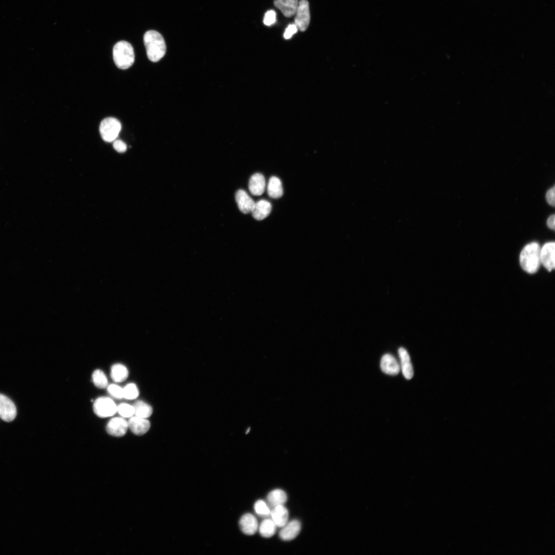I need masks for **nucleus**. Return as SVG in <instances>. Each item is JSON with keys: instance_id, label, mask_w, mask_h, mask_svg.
Instances as JSON below:
<instances>
[{"instance_id": "a211bd4d", "label": "nucleus", "mask_w": 555, "mask_h": 555, "mask_svg": "<svg viewBox=\"0 0 555 555\" xmlns=\"http://www.w3.org/2000/svg\"><path fill=\"white\" fill-rule=\"evenodd\" d=\"M271 208L270 202L264 199L260 200L255 203L251 212L252 216L256 220H263L269 215Z\"/></svg>"}, {"instance_id": "f3484780", "label": "nucleus", "mask_w": 555, "mask_h": 555, "mask_svg": "<svg viewBox=\"0 0 555 555\" xmlns=\"http://www.w3.org/2000/svg\"><path fill=\"white\" fill-rule=\"evenodd\" d=\"M398 354L400 359V368H401L402 373L406 379L410 380L412 378L414 375L410 356L408 351L402 347L399 348Z\"/></svg>"}, {"instance_id": "423d86ee", "label": "nucleus", "mask_w": 555, "mask_h": 555, "mask_svg": "<svg viewBox=\"0 0 555 555\" xmlns=\"http://www.w3.org/2000/svg\"><path fill=\"white\" fill-rule=\"evenodd\" d=\"M294 15L295 25L301 31H305L307 29L310 20L309 3L307 0H301L299 2Z\"/></svg>"}, {"instance_id": "4be33fe9", "label": "nucleus", "mask_w": 555, "mask_h": 555, "mask_svg": "<svg viewBox=\"0 0 555 555\" xmlns=\"http://www.w3.org/2000/svg\"><path fill=\"white\" fill-rule=\"evenodd\" d=\"M128 375L127 368L123 365L117 363L111 368L110 377L116 382H121L126 379Z\"/></svg>"}, {"instance_id": "dca6fc26", "label": "nucleus", "mask_w": 555, "mask_h": 555, "mask_svg": "<svg viewBox=\"0 0 555 555\" xmlns=\"http://www.w3.org/2000/svg\"><path fill=\"white\" fill-rule=\"evenodd\" d=\"M266 182L264 176L261 173L252 175L249 181V189L253 195H262L265 189Z\"/></svg>"}, {"instance_id": "b1692460", "label": "nucleus", "mask_w": 555, "mask_h": 555, "mask_svg": "<svg viewBox=\"0 0 555 555\" xmlns=\"http://www.w3.org/2000/svg\"><path fill=\"white\" fill-rule=\"evenodd\" d=\"M276 526L271 519H265L261 523L258 529L260 534L264 538H270L274 535Z\"/></svg>"}, {"instance_id": "f257e3e1", "label": "nucleus", "mask_w": 555, "mask_h": 555, "mask_svg": "<svg viewBox=\"0 0 555 555\" xmlns=\"http://www.w3.org/2000/svg\"><path fill=\"white\" fill-rule=\"evenodd\" d=\"M144 44L148 59L152 62L159 61L166 52V45L162 35L155 30H149L143 36Z\"/></svg>"}, {"instance_id": "20e7f679", "label": "nucleus", "mask_w": 555, "mask_h": 555, "mask_svg": "<svg viewBox=\"0 0 555 555\" xmlns=\"http://www.w3.org/2000/svg\"><path fill=\"white\" fill-rule=\"evenodd\" d=\"M121 129L120 121L115 118L107 117L101 122L99 131L103 140L107 142L115 141Z\"/></svg>"}, {"instance_id": "1a4fd4ad", "label": "nucleus", "mask_w": 555, "mask_h": 555, "mask_svg": "<svg viewBox=\"0 0 555 555\" xmlns=\"http://www.w3.org/2000/svg\"><path fill=\"white\" fill-rule=\"evenodd\" d=\"M128 428V422L122 417L112 418L106 425V431L110 435L116 437L124 436Z\"/></svg>"}, {"instance_id": "9d476101", "label": "nucleus", "mask_w": 555, "mask_h": 555, "mask_svg": "<svg viewBox=\"0 0 555 555\" xmlns=\"http://www.w3.org/2000/svg\"><path fill=\"white\" fill-rule=\"evenodd\" d=\"M282 528L279 536L282 540L288 541L296 538L300 532L301 525L298 520H293L287 522Z\"/></svg>"}, {"instance_id": "7c9ffc66", "label": "nucleus", "mask_w": 555, "mask_h": 555, "mask_svg": "<svg viewBox=\"0 0 555 555\" xmlns=\"http://www.w3.org/2000/svg\"><path fill=\"white\" fill-rule=\"evenodd\" d=\"M298 30V29L295 24L289 25L284 32V38L285 39L291 38L292 36L297 32Z\"/></svg>"}, {"instance_id": "c85d7f7f", "label": "nucleus", "mask_w": 555, "mask_h": 555, "mask_svg": "<svg viewBox=\"0 0 555 555\" xmlns=\"http://www.w3.org/2000/svg\"><path fill=\"white\" fill-rule=\"evenodd\" d=\"M107 391L112 396L117 399L123 398V388L118 385L112 384L107 386Z\"/></svg>"}, {"instance_id": "2eb2a0df", "label": "nucleus", "mask_w": 555, "mask_h": 555, "mask_svg": "<svg viewBox=\"0 0 555 555\" xmlns=\"http://www.w3.org/2000/svg\"><path fill=\"white\" fill-rule=\"evenodd\" d=\"M299 2V0H274V5L285 16L290 17L295 14Z\"/></svg>"}, {"instance_id": "ddd939ff", "label": "nucleus", "mask_w": 555, "mask_h": 555, "mask_svg": "<svg viewBox=\"0 0 555 555\" xmlns=\"http://www.w3.org/2000/svg\"><path fill=\"white\" fill-rule=\"evenodd\" d=\"M128 425L134 434L137 435H142L149 431L150 423L146 418L132 416L128 421Z\"/></svg>"}, {"instance_id": "6e6552de", "label": "nucleus", "mask_w": 555, "mask_h": 555, "mask_svg": "<svg viewBox=\"0 0 555 555\" xmlns=\"http://www.w3.org/2000/svg\"><path fill=\"white\" fill-rule=\"evenodd\" d=\"M554 248V242L547 243L541 248V264L549 271H552L555 267Z\"/></svg>"}, {"instance_id": "a878e982", "label": "nucleus", "mask_w": 555, "mask_h": 555, "mask_svg": "<svg viewBox=\"0 0 555 555\" xmlns=\"http://www.w3.org/2000/svg\"><path fill=\"white\" fill-rule=\"evenodd\" d=\"M254 511L261 516L267 517L270 515L271 510L268 504L263 500H258L254 504Z\"/></svg>"}, {"instance_id": "72a5a7b5", "label": "nucleus", "mask_w": 555, "mask_h": 555, "mask_svg": "<svg viewBox=\"0 0 555 555\" xmlns=\"http://www.w3.org/2000/svg\"><path fill=\"white\" fill-rule=\"evenodd\" d=\"M554 219H555V216H554V214L550 216L549 217V218H548V219H547V226L550 229H554Z\"/></svg>"}, {"instance_id": "473e14b6", "label": "nucleus", "mask_w": 555, "mask_h": 555, "mask_svg": "<svg viewBox=\"0 0 555 555\" xmlns=\"http://www.w3.org/2000/svg\"><path fill=\"white\" fill-rule=\"evenodd\" d=\"M546 198L550 205L554 206V187H553L547 192Z\"/></svg>"}, {"instance_id": "c756f323", "label": "nucleus", "mask_w": 555, "mask_h": 555, "mask_svg": "<svg viewBox=\"0 0 555 555\" xmlns=\"http://www.w3.org/2000/svg\"><path fill=\"white\" fill-rule=\"evenodd\" d=\"M276 21V13L273 10L267 11L265 14L263 23L266 26H270Z\"/></svg>"}, {"instance_id": "412c9836", "label": "nucleus", "mask_w": 555, "mask_h": 555, "mask_svg": "<svg viewBox=\"0 0 555 555\" xmlns=\"http://www.w3.org/2000/svg\"><path fill=\"white\" fill-rule=\"evenodd\" d=\"M267 193L270 197L274 198H278L282 196L283 194L282 184L279 178L275 176L270 177L267 186Z\"/></svg>"}, {"instance_id": "2f4dec72", "label": "nucleus", "mask_w": 555, "mask_h": 555, "mask_svg": "<svg viewBox=\"0 0 555 555\" xmlns=\"http://www.w3.org/2000/svg\"><path fill=\"white\" fill-rule=\"evenodd\" d=\"M113 147L116 151L119 153L125 152L127 149L126 144L120 139L114 141Z\"/></svg>"}, {"instance_id": "0eeeda50", "label": "nucleus", "mask_w": 555, "mask_h": 555, "mask_svg": "<svg viewBox=\"0 0 555 555\" xmlns=\"http://www.w3.org/2000/svg\"><path fill=\"white\" fill-rule=\"evenodd\" d=\"M16 415V409L13 402L6 396L0 394V418L5 421L10 422Z\"/></svg>"}, {"instance_id": "f8f14e48", "label": "nucleus", "mask_w": 555, "mask_h": 555, "mask_svg": "<svg viewBox=\"0 0 555 555\" xmlns=\"http://www.w3.org/2000/svg\"><path fill=\"white\" fill-rule=\"evenodd\" d=\"M380 368L383 373L390 375H396L400 370V366L397 360L389 354H385L382 357Z\"/></svg>"}, {"instance_id": "7ed1b4c3", "label": "nucleus", "mask_w": 555, "mask_h": 555, "mask_svg": "<svg viewBox=\"0 0 555 555\" xmlns=\"http://www.w3.org/2000/svg\"><path fill=\"white\" fill-rule=\"evenodd\" d=\"M113 55L115 64L121 69L128 68L135 61L133 48L130 43L125 41H119L114 45Z\"/></svg>"}, {"instance_id": "4468645a", "label": "nucleus", "mask_w": 555, "mask_h": 555, "mask_svg": "<svg viewBox=\"0 0 555 555\" xmlns=\"http://www.w3.org/2000/svg\"><path fill=\"white\" fill-rule=\"evenodd\" d=\"M239 527L242 531L247 535H253L258 528V524L256 517L252 514L246 513L243 515L239 521Z\"/></svg>"}, {"instance_id": "9b49d317", "label": "nucleus", "mask_w": 555, "mask_h": 555, "mask_svg": "<svg viewBox=\"0 0 555 555\" xmlns=\"http://www.w3.org/2000/svg\"><path fill=\"white\" fill-rule=\"evenodd\" d=\"M235 200L239 210L244 214L251 213L255 202L243 190H238L235 193Z\"/></svg>"}, {"instance_id": "5701e85b", "label": "nucleus", "mask_w": 555, "mask_h": 555, "mask_svg": "<svg viewBox=\"0 0 555 555\" xmlns=\"http://www.w3.org/2000/svg\"><path fill=\"white\" fill-rule=\"evenodd\" d=\"M133 406L134 409V415L136 416L147 418L153 413L151 406L143 401L138 400L134 403Z\"/></svg>"}, {"instance_id": "39448f33", "label": "nucleus", "mask_w": 555, "mask_h": 555, "mask_svg": "<svg viewBox=\"0 0 555 555\" xmlns=\"http://www.w3.org/2000/svg\"><path fill=\"white\" fill-rule=\"evenodd\" d=\"M117 409L114 401L107 397L98 398L93 404L94 413L101 418L113 416L117 412Z\"/></svg>"}, {"instance_id": "393cba45", "label": "nucleus", "mask_w": 555, "mask_h": 555, "mask_svg": "<svg viewBox=\"0 0 555 555\" xmlns=\"http://www.w3.org/2000/svg\"><path fill=\"white\" fill-rule=\"evenodd\" d=\"M92 380L98 388H104L107 386V379L104 372L100 369L94 371L92 374Z\"/></svg>"}, {"instance_id": "f03ea898", "label": "nucleus", "mask_w": 555, "mask_h": 555, "mask_svg": "<svg viewBox=\"0 0 555 555\" xmlns=\"http://www.w3.org/2000/svg\"><path fill=\"white\" fill-rule=\"evenodd\" d=\"M541 247L536 242L526 245L520 255V264L522 268L529 274L535 273L541 265L540 259Z\"/></svg>"}, {"instance_id": "bb28decb", "label": "nucleus", "mask_w": 555, "mask_h": 555, "mask_svg": "<svg viewBox=\"0 0 555 555\" xmlns=\"http://www.w3.org/2000/svg\"><path fill=\"white\" fill-rule=\"evenodd\" d=\"M123 398L132 400L136 398L139 395V391L134 383H129L123 388Z\"/></svg>"}, {"instance_id": "cd10ccee", "label": "nucleus", "mask_w": 555, "mask_h": 555, "mask_svg": "<svg viewBox=\"0 0 555 555\" xmlns=\"http://www.w3.org/2000/svg\"><path fill=\"white\" fill-rule=\"evenodd\" d=\"M117 412L122 417L128 418L134 415V409L133 405L126 403H121L117 406Z\"/></svg>"}, {"instance_id": "aec40b11", "label": "nucleus", "mask_w": 555, "mask_h": 555, "mask_svg": "<svg viewBox=\"0 0 555 555\" xmlns=\"http://www.w3.org/2000/svg\"><path fill=\"white\" fill-rule=\"evenodd\" d=\"M287 499L286 493L281 489L272 490L267 496L268 505L271 509L277 506L283 505Z\"/></svg>"}, {"instance_id": "6ab92c4d", "label": "nucleus", "mask_w": 555, "mask_h": 555, "mask_svg": "<svg viewBox=\"0 0 555 555\" xmlns=\"http://www.w3.org/2000/svg\"><path fill=\"white\" fill-rule=\"evenodd\" d=\"M270 516L276 527H282L288 522V511L283 505L277 506L271 510Z\"/></svg>"}]
</instances>
